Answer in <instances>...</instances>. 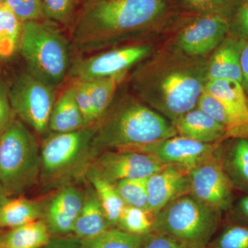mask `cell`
I'll return each instance as SVG.
<instances>
[{"mask_svg":"<svg viewBox=\"0 0 248 248\" xmlns=\"http://www.w3.org/2000/svg\"><path fill=\"white\" fill-rule=\"evenodd\" d=\"M208 62L166 47L139 63L130 84L139 99L173 124L197 107L209 81Z\"/></svg>","mask_w":248,"mask_h":248,"instance_id":"1","label":"cell"},{"mask_svg":"<svg viewBox=\"0 0 248 248\" xmlns=\"http://www.w3.org/2000/svg\"><path fill=\"white\" fill-rule=\"evenodd\" d=\"M169 0H84L70 27L73 48L91 53L138 35L169 12Z\"/></svg>","mask_w":248,"mask_h":248,"instance_id":"2","label":"cell"},{"mask_svg":"<svg viewBox=\"0 0 248 248\" xmlns=\"http://www.w3.org/2000/svg\"><path fill=\"white\" fill-rule=\"evenodd\" d=\"M97 124L93 147L98 154L108 150L138 151L177 135L170 121L131 95L112 103Z\"/></svg>","mask_w":248,"mask_h":248,"instance_id":"3","label":"cell"},{"mask_svg":"<svg viewBox=\"0 0 248 248\" xmlns=\"http://www.w3.org/2000/svg\"><path fill=\"white\" fill-rule=\"evenodd\" d=\"M97 124L70 133L50 132L40 144V181L43 190L73 185L86 179L98 155L93 147Z\"/></svg>","mask_w":248,"mask_h":248,"instance_id":"4","label":"cell"},{"mask_svg":"<svg viewBox=\"0 0 248 248\" xmlns=\"http://www.w3.org/2000/svg\"><path fill=\"white\" fill-rule=\"evenodd\" d=\"M55 25L45 19L24 22L18 50L28 72L55 89L68 78L74 48Z\"/></svg>","mask_w":248,"mask_h":248,"instance_id":"5","label":"cell"},{"mask_svg":"<svg viewBox=\"0 0 248 248\" xmlns=\"http://www.w3.org/2000/svg\"><path fill=\"white\" fill-rule=\"evenodd\" d=\"M40 172V144L35 134L15 119L0 133V184L8 197H20L39 182Z\"/></svg>","mask_w":248,"mask_h":248,"instance_id":"6","label":"cell"},{"mask_svg":"<svg viewBox=\"0 0 248 248\" xmlns=\"http://www.w3.org/2000/svg\"><path fill=\"white\" fill-rule=\"evenodd\" d=\"M221 213L186 194L155 215L153 231L168 235L187 248H207L221 225Z\"/></svg>","mask_w":248,"mask_h":248,"instance_id":"7","label":"cell"},{"mask_svg":"<svg viewBox=\"0 0 248 248\" xmlns=\"http://www.w3.org/2000/svg\"><path fill=\"white\" fill-rule=\"evenodd\" d=\"M9 99L15 115L35 134L45 137L50 133L49 119L57 99L55 89L27 71L10 86Z\"/></svg>","mask_w":248,"mask_h":248,"instance_id":"8","label":"cell"},{"mask_svg":"<svg viewBox=\"0 0 248 248\" xmlns=\"http://www.w3.org/2000/svg\"><path fill=\"white\" fill-rule=\"evenodd\" d=\"M147 45L127 46L77 59L72 63L68 78L72 81L93 80L125 75L153 53Z\"/></svg>","mask_w":248,"mask_h":248,"instance_id":"9","label":"cell"},{"mask_svg":"<svg viewBox=\"0 0 248 248\" xmlns=\"http://www.w3.org/2000/svg\"><path fill=\"white\" fill-rule=\"evenodd\" d=\"M217 149L189 170V194L210 208L223 213L231 209L235 190L222 166Z\"/></svg>","mask_w":248,"mask_h":248,"instance_id":"10","label":"cell"},{"mask_svg":"<svg viewBox=\"0 0 248 248\" xmlns=\"http://www.w3.org/2000/svg\"><path fill=\"white\" fill-rule=\"evenodd\" d=\"M166 166L146 153L132 150H108L96 156L87 172L115 184L124 179L149 177Z\"/></svg>","mask_w":248,"mask_h":248,"instance_id":"11","label":"cell"},{"mask_svg":"<svg viewBox=\"0 0 248 248\" xmlns=\"http://www.w3.org/2000/svg\"><path fill=\"white\" fill-rule=\"evenodd\" d=\"M231 19L221 15H199L178 35V48L192 57L213 53L229 34Z\"/></svg>","mask_w":248,"mask_h":248,"instance_id":"12","label":"cell"},{"mask_svg":"<svg viewBox=\"0 0 248 248\" xmlns=\"http://www.w3.org/2000/svg\"><path fill=\"white\" fill-rule=\"evenodd\" d=\"M220 144L201 143L177 135L147 145L136 151L151 155L164 164L177 165L190 170L213 154Z\"/></svg>","mask_w":248,"mask_h":248,"instance_id":"13","label":"cell"},{"mask_svg":"<svg viewBox=\"0 0 248 248\" xmlns=\"http://www.w3.org/2000/svg\"><path fill=\"white\" fill-rule=\"evenodd\" d=\"M86 191L75 185L60 187L45 200L43 218L51 236L73 234L81 213Z\"/></svg>","mask_w":248,"mask_h":248,"instance_id":"14","label":"cell"},{"mask_svg":"<svg viewBox=\"0 0 248 248\" xmlns=\"http://www.w3.org/2000/svg\"><path fill=\"white\" fill-rule=\"evenodd\" d=\"M204 91L224 107L229 119L228 138L248 140V97L242 85L233 80H209Z\"/></svg>","mask_w":248,"mask_h":248,"instance_id":"15","label":"cell"},{"mask_svg":"<svg viewBox=\"0 0 248 248\" xmlns=\"http://www.w3.org/2000/svg\"><path fill=\"white\" fill-rule=\"evenodd\" d=\"M148 210L156 215L171 201L189 194V170L168 165L148 178Z\"/></svg>","mask_w":248,"mask_h":248,"instance_id":"16","label":"cell"},{"mask_svg":"<svg viewBox=\"0 0 248 248\" xmlns=\"http://www.w3.org/2000/svg\"><path fill=\"white\" fill-rule=\"evenodd\" d=\"M178 135L210 144L228 140L226 128L196 107L173 123Z\"/></svg>","mask_w":248,"mask_h":248,"instance_id":"17","label":"cell"},{"mask_svg":"<svg viewBox=\"0 0 248 248\" xmlns=\"http://www.w3.org/2000/svg\"><path fill=\"white\" fill-rule=\"evenodd\" d=\"M217 153L234 190L248 193V140L228 139L218 146Z\"/></svg>","mask_w":248,"mask_h":248,"instance_id":"18","label":"cell"},{"mask_svg":"<svg viewBox=\"0 0 248 248\" xmlns=\"http://www.w3.org/2000/svg\"><path fill=\"white\" fill-rule=\"evenodd\" d=\"M243 40L228 34L208 58L209 80L229 79L241 84L240 56Z\"/></svg>","mask_w":248,"mask_h":248,"instance_id":"19","label":"cell"},{"mask_svg":"<svg viewBox=\"0 0 248 248\" xmlns=\"http://www.w3.org/2000/svg\"><path fill=\"white\" fill-rule=\"evenodd\" d=\"M45 200H30L23 196L8 197L0 205V229H11L42 219Z\"/></svg>","mask_w":248,"mask_h":248,"instance_id":"20","label":"cell"},{"mask_svg":"<svg viewBox=\"0 0 248 248\" xmlns=\"http://www.w3.org/2000/svg\"><path fill=\"white\" fill-rule=\"evenodd\" d=\"M85 191L84 205L73 232V234L80 239L96 237L111 228L92 186L89 184Z\"/></svg>","mask_w":248,"mask_h":248,"instance_id":"21","label":"cell"},{"mask_svg":"<svg viewBox=\"0 0 248 248\" xmlns=\"http://www.w3.org/2000/svg\"><path fill=\"white\" fill-rule=\"evenodd\" d=\"M86 128L84 118L75 100L71 84L57 98L49 119V131L64 133Z\"/></svg>","mask_w":248,"mask_h":248,"instance_id":"22","label":"cell"},{"mask_svg":"<svg viewBox=\"0 0 248 248\" xmlns=\"http://www.w3.org/2000/svg\"><path fill=\"white\" fill-rule=\"evenodd\" d=\"M51 235L43 219L0 231V248H42Z\"/></svg>","mask_w":248,"mask_h":248,"instance_id":"23","label":"cell"},{"mask_svg":"<svg viewBox=\"0 0 248 248\" xmlns=\"http://www.w3.org/2000/svg\"><path fill=\"white\" fill-rule=\"evenodd\" d=\"M86 179L97 194L109 226L111 228H117L126 205L116 190L115 185L92 172H86Z\"/></svg>","mask_w":248,"mask_h":248,"instance_id":"24","label":"cell"},{"mask_svg":"<svg viewBox=\"0 0 248 248\" xmlns=\"http://www.w3.org/2000/svg\"><path fill=\"white\" fill-rule=\"evenodd\" d=\"M125 75H120L87 81L96 124L107 113L113 103L116 91Z\"/></svg>","mask_w":248,"mask_h":248,"instance_id":"25","label":"cell"},{"mask_svg":"<svg viewBox=\"0 0 248 248\" xmlns=\"http://www.w3.org/2000/svg\"><path fill=\"white\" fill-rule=\"evenodd\" d=\"M23 25L6 4L0 6V58H9L19 49Z\"/></svg>","mask_w":248,"mask_h":248,"instance_id":"26","label":"cell"},{"mask_svg":"<svg viewBox=\"0 0 248 248\" xmlns=\"http://www.w3.org/2000/svg\"><path fill=\"white\" fill-rule=\"evenodd\" d=\"M83 248H142V236L112 228L89 239H81Z\"/></svg>","mask_w":248,"mask_h":248,"instance_id":"27","label":"cell"},{"mask_svg":"<svg viewBox=\"0 0 248 248\" xmlns=\"http://www.w3.org/2000/svg\"><path fill=\"white\" fill-rule=\"evenodd\" d=\"M155 215L146 209L126 206L117 228L129 234L143 236L153 232Z\"/></svg>","mask_w":248,"mask_h":248,"instance_id":"28","label":"cell"},{"mask_svg":"<svg viewBox=\"0 0 248 248\" xmlns=\"http://www.w3.org/2000/svg\"><path fill=\"white\" fill-rule=\"evenodd\" d=\"M83 0H42L45 19L70 28Z\"/></svg>","mask_w":248,"mask_h":248,"instance_id":"29","label":"cell"},{"mask_svg":"<svg viewBox=\"0 0 248 248\" xmlns=\"http://www.w3.org/2000/svg\"><path fill=\"white\" fill-rule=\"evenodd\" d=\"M148 178L124 179L114 184L125 205L148 210Z\"/></svg>","mask_w":248,"mask_h":248,"instance_id":"30","label":"cell"},{"mask_svg":"<svg viewBox=\"0 0 248 248\" xmlns=\"http://www.w3.org/2000/svg\"><path fill=\"white\" fill-rule=\"evenodd\" d=\"M183 7L198 15L215 14L231 19L241 0H180Z\"/></svg>","mask_w":248,"mask_h":248,"instance_id":"31","label":"cell"},{"mask_svg":"<svg viewBox=\"0 0 248 248\" xmlns=\"http://www.w3.org/2000/svg\"><path fill=\"white\" fill-rule=\"evenodd\" d=\"M208 248H248V226L230 221Z\"/></svg>","mask_w":248,"mask_h":248,"instance_id":"32","label":"cell"},{"mask_svg":"<svg viewBox=\"0 0 248 248\" xmlns=\"http://www.w3.org/2000/svg\"><path fill=\"white\" fill-rule=\"evenodd\" d=\"M5 4L23 22L45 19L42 0H5Z\"/></svg>","mask_w":248,"mask_h":248,"instance_id":"33","label":"cell"},{"mask_svg":"<svg viewBox=\"0 0 248 248\" xmlns=\"http://www.w3.org/2000/svg\"><path fill=\"white\" fill-rule=\"evenodd\" d=\"M75 100L84 118L86 127L96 124L93 115L92 101L87 81H72Z\"/></svg>","mask_w":248,"mask_h":248,"instance_id":"34","label":"cell"},{"mask_svg":"<svg viewBox=\"0 0 248 248\" xmlns=\"http://www.w3.org/2000/svg\"><path fill=\"white\" fill-rule=\"evenodd\" d=\"M197 107L214 120L223 125L226 128L228 134L229 119L224 107L218 99L203 91L199 98Z\"/></svg>","mask_w":248,"mask_h":248,"instance_id":"35","label":"cell"},{"mask_svg":"<svg viewBox=\"0 0 248 248\" xmlns=\"http://www.w3.org/2000/svg\"><path fill=\"white\" fill-rule=\"evenodd\" d=\"M229 35L240 40L248 38V0H241L232 16Z\"/></svg>","mask_w":248,"mask_h":248,"instance_id":"36","label":"cell"},{"mask_svg":"<svg viewBox=\"0 0 248 248\" xmlns=\"http://www.w3.org/2000/svg\"><path fill=\"white\" fill-rule=\"evenodd\" d=\"M16 119L9 99V87L0 78V133Z\"/></svg>","mask_w":248,"mask_h":248,"instance_id":"37","label":"cell"},{"mask_svg":"<svg viewBox=\"0 0 248 248\" xmlns=\"http://www.w3.org/2000/svg\"><path fill=\"white\" fill-rule=\"evenodd\" d=\"M142 248H187L168 235L152 232L142 236Z\"/></svg>","mask_w":248,"mask_h":248,"instance_id":"38","label":"cell"},{"mask_svg":"<svg viewBox=\"0 0 248 248\" xmlns=\"http://www.w3.org/2000/svg\"><path fill=\"white\" fill-rule=\"evenodd\" d=\"M230 221L248 226V193L233 202L231 209Z\"/></svg>","mask_w":248,"mask_h":248,"instance_id":"39","label":"cell"},{"mask_svg":"<svg viewBox=\"0 0 248 248\" xmlns=\"http://www.w3.org/2000/svg\"><path fill=\"white\" fill-rule=\"evenodd\" d=\"M45 248H83L81 239L74 234L51 236Z\"/></svg>","mask_w":248,"mask_h":248,"instance_id":"40","label":"cell"},{"mask_svg":"<svg viewBox=\"0 0 248 248\" xmlns=\"http://www.w3.org/2000/svg\"><path fill=\"white\" fill-rule=\"evenodd\" d=\"M240 63H241V74H242L241 85L248 97V38L243 40Z\"/></svg>","mask_w":248,"mask_h":248,"instance_id":"41","label":"cell"},{"mask_svg":"<svg viewBox=\"0 0 248 248\" xmlns=\"http://www.w3.org/2000/svg\"><path fill=\"white\" fill-rule=\"evenodd\" d=\"M8 196L6 195V192L4 189H3L2 186L0 184V205L3 203L4 201L6 200L8 198Z\"/></svg>","mask_w":248,"mask_h":248,"instance_id":"42","label":"cell"},{"mask_svg":"<svg viewBox=\"0 0 248 248\" xmlns=\"http://www.w3.org/2000/svg\"><path fill=\"white\" fill-rule=\"evenodd\" d=\"M5 4V0H0V6Z\"/></svg>","mask_w":248,"mask_h":248,"instance_id":"43","label":"cell"},{"mask_svg":"<svg viewBox=\"0 0 248 248\" xmlns=\"http://www.w3.org/2000/svg\"><path fill=\"white\" fill-rule=\"evenodd\" d=\"M84 1V0H83V1Z\"/></svg>","mask_w":248,"mask_h":248,"instance_id":"44","label":"cell"},{"mask_svg":"<svg viewBox=\"0 0 248 248\" xmlns=\"http://www.w3.org/2000/svg\"></svg>","mask_w":248,"mask_h":248,"instance_id":"45","label":"cell"},{"mask_svg":"<svg viewBox=\"0 0 248 248\" xmlns=\"http://www.w3.org/2000/svg\"></svg>","mask_w":248,"mask_h":248,"instance_id":"46","label":"cell"}]
</instances>
